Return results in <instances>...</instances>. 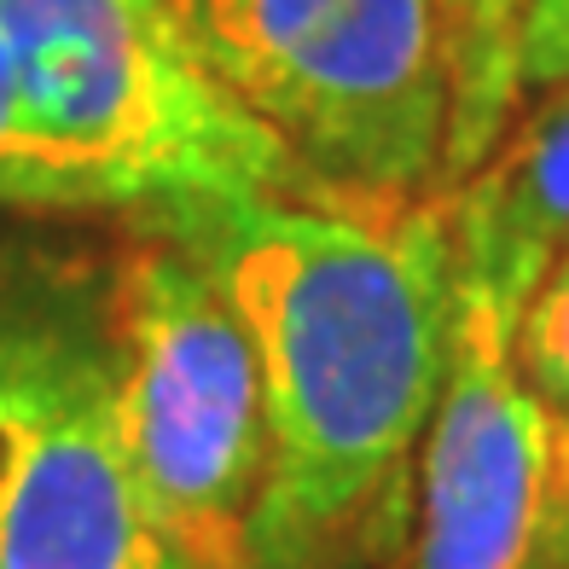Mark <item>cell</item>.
Here are the masks:
<instances>
[{"instance_id": "cell-1", "label": "cell", "mask_w": 569, "mask_h": 569, "mask_svg": "<svg viewBox=\"0 0 569 569\" xmlns=\"http://www.w3.org/2000/svg\"><path fill=\"white\" fill-rule=\"evenodd\" d=\"M140 227L210 268L256 349L268 477L244 569L355 563L448 378L459 284L436 198L367 210L244 192Z\"/></svg>"}, {"instance_id": "cell-2", "label": "cell", "mask_w": 569, "mask_h": 569, "mask_svg": "<svg viewBox=\"0 0 569 569\" xmlns=\"http://www.w3.org/2000/svg\"><path fill=\"white\" fill-rule=\"evenodd\" d=\"M216 88L338 203L442 198L448 23L442 0H169Z\"/></svg>"}, {"instance_id": "cell-3", "label": "cell", "mask_w": 569, "mask_h": 569, "mask_svg": "<svg viewBox=\"0 0 569 569\" xmlns=\"http://www.w3.org/2000/svg\"><path fill=\"white\" fill-rule=\"evenodd\" d=\"M0 569H187L122 465L111 262L0 250Z\"/></svg>"}, {"instance_id": "cell-4", "label": "cell", "mask_w": 569, "mask_h": 569, "mask_svg": "<svg viewBox=\"0 0 569 569\" xmlns=\"http://www.w3.org/2000/svg\"><path fill=\"white\" fill-rule=\"evenodd\" d=\"M111 343L140 511L187 569H244L268 477L262 372L210 268L158 227L111 262Z\"/></svg>"}, {"instance_id": "cell-5", "label": "cell", "mask_w": 569, "mask_h": 569, "mask_svg": "<svg viewBox=\"0 0 569 569\" xmlns=\"http://www.w3.org/2000/svg\"><path fill=\"white\" fill-rule=\"evenodd\" d=\"M419 495L401 569H552V412L511 360V320L459 291L453 349L419 436Z\"/></svg>"}, {"instance_id": "cell-6", "label": "cell", "mask_w": 569, "mask_h": 569, "mask_svg": "<svg viewBox=\"0 0 569 569\" xmlns=\"http://www.w3.org/2000/svg\"><path fill=\"white\" fill-rule=\"evenodd\" d=\"M453 284L517 320L540 268L569 244V82L535 88L488 158L436 198Z\"/></svg>"}, {"instance_id": "cell-7", "label": "cell", "mask_w": 569, "mask_h": 569, "mask_svg": "<svg viewBox=\"0 0 569 569\" xmlns=\"http://www.w3.org/2000/svg\"><path fill=\"white\" fill-rule=\"evenodd\" d=\"M448 23V70H453V111H448V174L465 180L506 122L523 106V23L529 0H442Z\"/></svg>"}, {"instance_id": "cell-8", "label": "cell", "mask_w": 569, "mask_h": 569, "mask_svg": "<svg viewBox=\"0 0 569 569\" xmlns=\"http://www.w3.org/2000/svg\"><path fill=\"white\" fill-rule=\"evenodd\" d=\"M511 360H517V372H523L529 396L547 407L552 419H569V244L540 268L523 308H517Z\"/></svg>"}, {"instance_id": "cell-9", "label": "cell", "mask_w": 569, "mask_h": 569, "mask_svg": "<svg viewBox=\"0 0 569 569\" xmlns=\"http://www.w3.org/2000/svg\"><path fill=\"white\" fill-rule=\"evenodd\" d=\"M569 82V0H529L523 23V93Z\"/></svg>"}, {"instance_id": "cell-10", "label": "cell", "mask_w": 569, "mask_h": 569, "mask_svg": "<svg viewBox=\"0 0 569 569\" xmlns=\"http://www.w3.org/2000/svg\"><path fill=\"white\" fill-rule=\"evenodd\" d=\"M547 558L569 569V419H552V488H547Z\"/></svg>"}, {"instance_id": "cell-11", "label": "cell", "mask_w": 569, "mask_h": 569, "mask_svg": "<svg viewBox=\"0 0 569 569\" xmlns=\"http://www.w3.org/2000/svg\"><path fill=\"white\" fill-rule=\"evenodd\" d=\"M338 569H355V563H338Z\"/></svg>"}]
</instances>
